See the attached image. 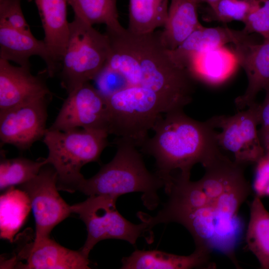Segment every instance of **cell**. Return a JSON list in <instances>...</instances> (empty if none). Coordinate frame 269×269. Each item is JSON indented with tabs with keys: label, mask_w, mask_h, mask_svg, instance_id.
<instances>
[{
	"label": "cell",
	"mask_w": 269,
	"mask_h": 269,
	"mask_svg": "<svg viewBox=\"0 0 269 269\" xmlns=\"http://www.w3.org/2000/svg\"><path fill=\"white\" fill-rule=\"evenodd\" d=\"M195 182L189 210L173 220L192 236L196 248L234 256L243 234L240 209L252 191L244 168L220 158L204 167Z\"/></svg>",
	"instance_id": "cell-1"
},
{
	"label": "cell",
	"mask_w": 269,
	"mask_h": 269,
	"mask_svg": "<svg viewBox=\"0 0 269 269\" xmlns=\"http://www.w3.org/2000/svg\"><path fill=\"white\" fill-rule=\"evenodd\" d=\"M215 129L208 121L190 118L183 110L170 111L158 119L152 129L154 134L140 147L154 157L155 172L165 183L176 170L190 176L195 164L204 166L221 152Z\"/></svg>",
	"instance_id": "cell-2"
},
{
	"label": "cell",
	"mask_w": 269,
	"mask_h": 269,
	"mask_svg": "<svg viewBox=\"0 0 269 269\" xmlns=\"http://www.w3.org/2000/svg\"><path fill=\"white\" fill-rule=\"evenodd\" d=\"M127 33L139 67L138 86L155 92L167 112L183 110L192 101L196 80L174 59L162 40L161 30L138 35L127 29Z\"/></svg>",
	"instance_id": "cell-3"
},
{
	"label": "cell",
	"mask_w": 269,
	"mask_h": 269,
	"mask_svg": "<svg viewBox=\"0 0 269 269\" xmlns=\"http://www.w3.org/2000/svg\"><path fill=\"white\" fill-rule=\"evenodd\" d=\"M113 143L117 148L114 158L103 165L95 175L85 178L78 191L89 196L118 197L128 193L142 192L144 205L149 210L154 209L160 202L157 192L164 187V180L147 170L137 147L132 142L117 137Z\"/></svg>",
	"instance_id": "cell-4"
},
{
	"label": "cell",
	"mask_w": 269,
	"mask_h": 269,
	"mask_svg": "<svg viewBox=\"0 0 269 269\" xmlns=\"http://www.w3.org/2000/svg\"><path fill=\"white\" fill-rule=\"evenodd\" d=\"M105 130L76 129L66 131L47 129L43 141L48 150L46 158L57 173L59 190L78 191L85 179L82 167L99 162L103 150L110 144Z\"/></svg>",
	"instance_id": "cell-5"
},
{
	"label": "cell",
	"mask_w": 269,
	"mask_h": 269,
	"mask_svg": "<svg viewBox=\"0 0 269 269\" xmlns=\"http://www.w3.org/2000/svg\"><path fill=\"white\" fill-rule=\"evenodd\" d=\"M108 132L140 147L166 109L153 91L129 86L105 99Z\"/></svg>",
	"instance_id": "cell-6"
},
{
	"label": "cell",
	"mask_w": 269,
	"mask_h": 269,
	"mask_svg": "<svg viewBox=\"0 0 269 269\" xmlns=\"http://www.w3.org/2000/svg\"><path fill=\"white\" fill-rule=\"evenodd\" d=\"M69 25L68 43L58 73L67 94L95 79L106 65L110 50L105 33L76 16Z\"/></svg>",
	"instance_id": "cell-7"
},
{
	"label": "cell",
	"mask_w": 269,
	"mask_h": 269,
	"mask_svg": "<svg viewBox=\"0 0 269 269\" xmlns=\"http://www.w3.org/2000/svg\"><path fill=\"white\" fill-rule=\"evenodd\" d=\"M118 198L109 195H92L71 206L72 213L77 214L86 227L87 239L80 250L86 257H89L94 246L102 240H123L135 246L139 237L151 231L145 222L134 224L125 218L116 208Z\"/></svg>",
	"instance_id": "cell-8"
},
{
	"label": "cell",
	"mask_w": 269,
	"mask_h": 269,
	"mask_svg": "<svg viewBox=\"0 0 269 269\" xmlns=\"http://www.w3.org/2000/svg\"><path fill=\"white\" fill-rule=\"evenodd\" d=\"M260 110V104L254 102L233 116H215L207 120L215 129L221 130L216 134L219 148L231 152L238 164L256 163L266 153L257 130Z\"/></svg>",
	"instance_id": "cell-9"
},
{
	"label": "cell",
	"mask_w": 269,
	"mask_h": 269,
	"mask_svg": "<svg viewBox=\"0 0 269 269\" xmlns=\"http://www.w3.org/2000/svg\"><path fill=\"white\" fill-rule=\"evenodd\" d=\"M57 179L56 170L48 163L35 177L19 185L30 201L35 221V242L49 238L53 229L72 213L71 206L58 191Z\"/></svg>",
	"instance_id": "cell-10"
},
{
	"label": "cell",
	"mask_w": 269,
	"mask_h": 269,
	"mask_svg": "<svg viewBox=\"0 0 269 269\" xmlns=\"http://www.w3.org/2000/svg\"><path fill=\"white\" fill-rule=\"evenodd\" d=\"M52 96L41 97L0 111V145L20 150L43 138L47 129V108Z\"/></svg>",
	"instance_id": "cell-11"
},
{
	"label": "cell",
	"mask_w": 269,
	"mask_h": 269,
	"mask_svg": "<svg viewBox=\"0 0 269 269\" xmlns=\"http://www.w3.org/2000/svg\"><path fill=\"white\" fill-rule=\"evenodd\" d=\"M48 129L61 131L84 129L108 133L105 99L89 82L81 85L68 94Z\"/></svg>",
	"instance_id": "cell-12"
},
{
	"label": "cell",
	"mask_w": 269,
	"mask_h": 269,
	"mask_svg": "<svg viewBox=\"0 0 269 269\" xmlns=\"http://www.w3.org/2000/svg\"><path fill=\"white\" fill-rule=\"evenodd\" d=\"M46 73L45 69L35 76L30 68L15 66L0 59V111L52 96L43 78Z\"/></svg>",
	"instance_id": "cell-13"
},
{
	"label": "cell",
	"mask_w": 269,
	"mask_h": 269,
	"mask_svg": "<svg viewBox=\"0 0 269 269\" xmlns=\"http://www.w3.org/2000/svg\"><path fill=\"white\" fill-rule=\"evenodd\" d=\"M234 46L233 51L248 81L244 94L235 101L237 109L242 110L255 102L258 93L269 85V39L257 43L248 36Z\"/></svg>",
	"instance_id": "cell-14"
},
{
	"label": "cell",
	"mask_w": 269,
	"mask_h": 269,
	"mask_svg": "<svg viewBox=\"0 0 269 269\" xmlns=\"http://www.w3.org/2000/svg\"><path fill=\"white\" fill-rule=\"evenodd\" d=\"M35 55L39 56L45 62L48 77L52 78L58 74L60 66L44 40L36 39L32 33L0 25V59L30 68L29 58Z\"/></svg>",
	"instance_id": "cell-15"
},
{
	"label": "cell",
	"mask_w": 269,
	"mask_h": 269,
	"mask_svg": "<svg viewBox=\"0 0 269 269\" xmlns=\"http://www.w3.org/2000/svg\"><path fill=\"white\" fill-rule=\"evenodd\" d=\"M211 253L195 249L189 256H181L158 250H135L122 260V269H211L216 268L211 262Z\"/></svg>",
	"instance_id": "cell-16"
},
{
	"label": "cell",
	"mask_w": 269,
	"mask_h": 269,
	"mask_svg": "<svg viewBox=\"0 0 269 269\" xmlns=\"http://www.w3.org/2000/svg\"><path fill=\"white\" fill-rule=\"evenodd\" d=\"M20 268L29 269H89L88 257L66 248L48 238L33 243Z\"/></svg>",
	"instance_id": "cell-17"
},
{
	"label": "cell",
	"mask_w": 269,
	"mask_h": 269,
	"mask_svg": "<svg viewBox=\"0 0 269 269\" xmlns=\"http://www.w3.org/2000/svg\"><path fill=\"white\" fill-rule=\"evenodd\" d=\"M44 32V41L55 61L61 62L69 38L67 0H34Z\"/></svg>",
	"instance_id": "cell-18"
},
{
	"label": "cell",
	"mask_w": 269,
	"mask_h": 269,
	"mask_svg": "<svg viewBox=\"0 0 269 269\" xmlns=\"http://www.w3.org/2000/svg\"><path fill=\"white\" fill-rule=\"evenodd\" d=\"M237 65L234 51L223 46L193 55L189 59L186 68L196 80L215 85L229 78Z\"/></svg>",
	"instance_id": "cell-19"
},
{
	"label": "cell",
	"mask_w": 269,
	"mask_h": 269,
	"mask_svg": "<svg viewBox=\"0 0 269 269\" xmlns=\"http://www.w3.org/2000/svg\"><path fill=\"white\" fill-rule=\"evenodd\" d=\"M248 33L226 27H206L201 25L179 46L171 50L175 61L186 67L190 58L203 51L225 46L234 45L245 39Z\"/></svg>",
	"instance_id": "cell-20"
},
{
	"label": "cell",
	"mask_w": 269,
	"mask_h": 269,
	"mask_svg": "<svg viewBox=\"0 0 269 269\" xmlns=\"http://www.w3.org/2000/svg\"><path fill=\"white\" fill-rule=\"evenodd\" d=\"M196 0H170L162 40L169 49L179 46L201 24L199 21Z\"/></svg>",
	"instance_id": "cell-21"
},
{
	"label": "cell",
	"mask_w": 269,
	"mask_h": 269,
	"mask_svg": "<svg viewBox=\"0 0 269 269\" xmlns=\"http://www.w3.org/2000/svg\"><path fill=\"white\" fill-rule=\"evenodd\" d=\"M168 0H129V24L135 34H144L164 27L168 12Z\"/></svg>",
	"instance_id": "cell-22"
},
{
	"label": "cell",
	"mask_w": 269,
	"mask_h": 269,
	"mask_svg": "<svg viewBox=\"0 0 269 269\" xmlns=\"http://www.w3.org/2000/svg\"><path fill=\"white\" fill-rule=\"evenodd\" d=\"M248 249L259 261L262 269H269V212L256 195L250 206L246 234Z\"/></svg>",
	"instance_id": "cell-23"
},
{
	"label": "cell",
	"mask_w": 269,
	"mask_h": 269,
	"mask_svg": "<svg viewBox=\"0 0 269 269\" xmlns=\"http://www.w3.org/2000/svg\"><path fill=\"white\" fill-rule=\"evenodd\" d=\"M0 238L12 242L31 208L29 198L21 189L14 187L0 196Z\"/></svg>",
	"instance_id": "cell-24"
},
{
	"label": "cell",
	"mask_w": 269,
	"mask_h": 269,
	"mask_svg": "<svg viewBox=\"0 0 269 269\" xmlns=\"http://www.w3.org/2000/svg\"><path fill=\"white\" fill-rule=\"evenodd\" d=\"M78 17L87 24H104L106 29L120 32L125 28L121 24L117 0H67Z\"/></svg>",
	"instance_id": "cell-25"
},
{
	"label": "cell",
	"mask_w": 269,
	"mask_h": 269,
	"mask_svg": "<svg viewBox=\"0 0 269 269\" xmlns=\"http://www.w3.org/2000/svg\"><path fill=\"white\" fill-rule=\"evenodd\" d=\"M0 189L1 190L21 185L35 177L48 163L47 158L32 160L22 157L6 158L1 150Z\"/></svg>",
	"instance_id": "cell-26"
},
{
	"label": "cell",
	"mask_w": 269,
	"mask_h": 269,
	"mask_svg": "<svg viewBox=\"0 0 269 269\" xmlns=\"http://www.w3.org/2000/svg\"><path fill=\"white\" fill-rule=\"evenodd\" d=\"M261 0H219L211 9L215 19L223 22L241 21L261 4Z\"/></svg>",
	"instance_id": "cell-27"
},
{
	"label": "cell",
	"mask_w": 269,
	"mask_h": 269,
	"mask_svg": "<svg viewBox=\"0 0 269 269\" xmlns=\"http://www.w3.org/2000/svg\"><path fill=\"white\" fill-rule=\"evenodd\" d=\"M21 0L0 1V25L27 33H32L21 7Z\"/></svg>",
	"instance_id": "cell-28"
},
{
	"label": "cell",
	"mask_w": 269,
	"mask_h": 269,
	"mask_svg": "<svg viewBox=\"0 0 269 269\" xmlns=\"http://www.w3.org/2000/svg\"><path fill=\"white\" fill-rule=\"evenodd\" d=\"M95 87L105 100L130 86L120 72L106 65L93 80Z\"/></svg>",
	"instance_id": "cell-29"
},
{
	"label": "cell",
	"mask_w": 269,
	"mask_h": 269,
	"mask_svg": "<svg viewBox=\"0 0 269 269\" xmlns=\"http://www.w3.org/2000/svg\"><path fill=\"white\" fill-rule=\"evenodd\" d=\"M263 4L252 11L244 21V30L257 33L264 39H269V0H261Z\"/></svg>",
	"instance_id": "cell-30"
},
{
	"label": "cell",
	"mask_w": 269,
	"mask_h": 269,
	"mask_svg": "<svg viewBox=\"0 0 269 269\" xmlns=\"http://www.w3.org/2000/svg\"><path fill=\"white\" fill-rule=\"evenodd\" d=\"M253 188L259 197L269 196V152L256 163Z\"/></svg>",
	"instance_id": "cell-31"
},
{
	"label": "cell",
	"mask_w": 269,
	"mask_h": 269,
	"mask_svg": "<svg viewBox=\"0 0 269 269\" xmlns=\"http://www.w3.org/2000/svg\"><path fill=\"white\" fill-rule=\"evenodd\" d=\"M266 96L260 104V117L261 128L259 135L265 152H269V85L265 89Z\"/></svg>",
	"instance_id": "cell-32"
},
{
	"label": "cell",
	"mask_w": 269,
	"mask_h": 269,
	"mask_svg": "<svg viewBox=\"0 0 269 269\" xmlns=\"http://www.w3.org/2000/svg\"><path fill=\"white\" fill-rule=\"evenodd\" d=\"M219 0H205V2H207L211 9L213 8L217 3L219 1Z\"/></svg>",
	"instance_id": "cell-33"
},
{
	"label": "cell",
	"mask_w": 269,
	"mask_h": 269,
	"mask_svg": "<svg viewBox=\"0 0 269 269\" xmlns=\"http://www.w3.org/2000/svg\"></svg>",
	"instance_id": "cell-34"
}]
</instances>
